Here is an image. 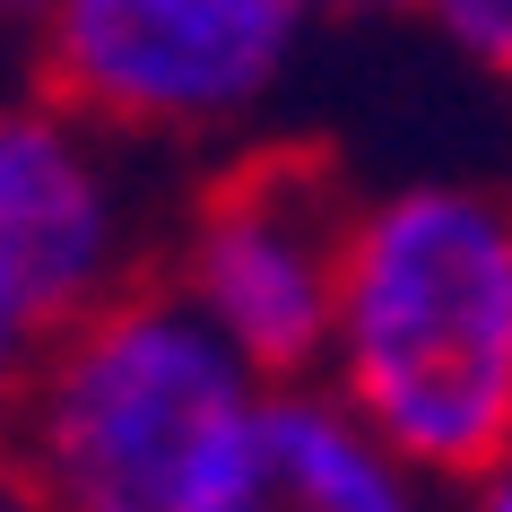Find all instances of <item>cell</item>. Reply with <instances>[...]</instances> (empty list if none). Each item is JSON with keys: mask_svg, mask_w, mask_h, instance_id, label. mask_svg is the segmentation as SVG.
Returning <instances> with one entry per match:
<instances>
[{"mask_svg": "<svg viewBox=\"0 0 512 512\" xmlns=\"http://www.w3.org/2000/svg\"><path fill=\"white\" fill-rule=\"evenodd\" d=\"M322 382L365 426L460 486L512 443V200L400 183L356 200Z\"/></svg>", "mask_w": 512, "mask_h": 512, "instance_id": "6da1fadb", "label": "cell"}, {"mask_svg": "<svg viewBox=\"0 0 512 512\" xmlns=\"http://www.w3.org/2000/svg\"><path fill=\"white\" fill-rule=\"evenodd\" d=\"M426 18L452 35L460 61H478L486 79L512 87V0H426Z\"/></svg>", "mask_w": 512, "mask_h": 512, "instance_id": "52a82bcc", "label": "cell"}, {"mask_svg": "<svg viewBox=\"0 0 512 512\" xmlns=\"http://www.w3.org/2000/svg\"><path fill=\"white\" fill-rule=\"evenodd\" d=\"M183 512H434V478L330 382H261Z\"/></svg>", "mask_w": 512, "mask_h": 512, "instance_id": "8992f818", "label": "cell"}, {"mask_svg": "<svg viewBox=\"0 0 512 512\" xmlns=\"http://www.w3.org/2000/svg\"><path fill=\"white\" fill-rule=\"evenodd\" d=\"M0 512H53V504H44V495L27 486V469H18L9 452H0Z\"/></svg>", "mask_w": 512, "mask_h": 512, "instance_id": "30bf717a", "label": "cell"}, {"mask_svg": "<svg viewBox=\"0 0 512 512\" xmlns=\"http://www.w3.org/2000/svg\"><path fill=\"white\" fill-rule=\"evenodd\" d=\"M348 226L356 191L322 148H252L183 200L157 270L261 382H322Z\"/></svg>", "mask_w": 512, "mask_h": 512, "instance_id": "3957f363", "label": "cell"}, {"mask_svg": "<svg viewBox=\"0 0 512 512\" xmlns=\"http://www.w3.org/2000/svg\"><path fill=\"white\" fill-rule=\"evenodd\" d=\"M44 9H53V0H0V35H27V44H35Z\"/></svg>", "mask_w": 512, "mask_h": 512, "instance_id": "7c38bea8", "label": "cell"}, {"mask_svg": "<svg viewBox=\"0 0 512 512\" xmlns=\"http://www.w3.org/2000/svg\"><path fill=\"white\" fill-rule=\"evenodd\" d=\"M35 356H44V313L18 296V278L0 261V417H9V400H18V382H27Z\"/></svg>", "mask_w": 512, "mask_h": 512, "instance_id": "ba28073f", "label": "cell"}, {"mask_svg": "<svg viewBox=\"0 0 512 512\" xmlns=\"http://www.w3.org/2000/svg\"><path fill=\"white\" fill-rule=\"evenodd\" d=\"M261 374L165 270L44 330L0 452L53 512H183Z\"/></svg>", "mask_w": 512, "mask_h": 512, "instance_id": "7a4b0ae2", "label": "cell"}, {"mask_svg": "<svg viewBox=\"0 0 512 512\" xmlns=\"http://www.w3.org/2000/svg\"><path fill=\"white\" fill-rule=\"evenodd\" d=\"M304 18L313 0H53L35 87L148 148H191L270 105Z\"/></svg>", "mask_w": 512, "mask_h": 512, "instance_id": "277c9868", "label": "cell"}, {"mask_svg": "<svg viewBox=\"0 0 512 512\" xmlns=\"http://www.w3.org/2000/svg\"><path fill=\"white\" fill-rule=\"evenodd\" d=\"M330 18H408V9H426V0H313Z\"/></svg>", "mask_w": 512, "mask_h": 512, "instance_id": "8fae6325", "label": "cell"}, {"mask_svg": "<svg viewBox=\"0 0 512 512\" xmlns=\"http://www.w3.org/2000/svg\"><path fill=\"white\" fill-rule=\"evenodd\" d=\"M148 139L105 131L61 96H0V261L44 330L122 296L165 261L157 200L139 183Z\"/></svg>", "mask_w": 512, "mask_h": 512, "instance_id": "5b68a950", "label": "cell"}, {"mask_svg": "<svg viewBox=\"0 0 512 512\" xmlns=\"http://www.w3.org/2000/svg\"><path fill=\"white\" fill-rule=\"evenodd\" d=\"M452 495H460L452 512H512V443H504L495 460H486V469H469V478H460Z\"/></svg>", "mask_w": 512, "mask_h": 512, "instance_id": "9c48e42d", "label": "cell"}]
</instances>
